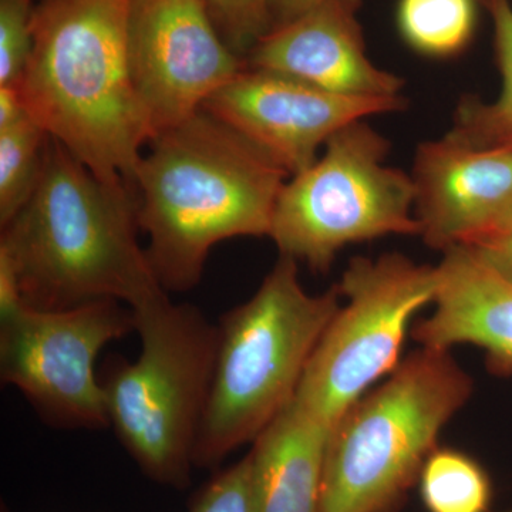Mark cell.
I'll list each match as a JSON object with an SVG mask.
<instances>
[{"instance_id": "52a82bcc", "label": "cell", "mask_w": 512, "mask_h": 512, "mask_svg": "<svg viewBox=\"0 0 512 512\" xmlns=\"http://www.w3.org/2000/svg\"><path fill=\"white\" fill-rule=\"evenodd\" d=\"M325 147L282 188L269 232L279 254L325 274L350 244L420 237L412 175L386 164L392 146L383 134L359 120Z\"/></svg>"}, {"instance_id": "ac0fdd59", "label": "cell", "mask_w": 512, "mask_h": 512, "mask_svg": "<svg viewBox=\"0 0 512 512\" xmlns=\"http://www.w3.org/2000/svg\"><path fill=\"white\" fill-rule=\"evenodd\" d=\"M420 497L429 512H487L493 484L484 467L461 451L437 447L419 476Z\"/></svg>"}, {"instance_id": "7402d4cb", "label": "cell", "mask_w": 512, "mask_h": 512, "mask_svg": "<svg viewBox=\"0 0 512 512\" xmlns=\"http://www.w3.org/2000/svg\"><path fill=\"white\" fill-rule=\"evenodd\" d=\"M249 456L220 471L195 495L188 512H251Z\"/></svg>"}, {"instance_id": "603a6c76", "label": "cell", "mask_w": 512, "mask_h": 512, "mask_svg": "<svg viewBox=\"0 0 512 512\" xmlns=\"http://www.w3.org/2000/svg\"><path fill=\"white\" fill-rule=\"evenodd\" d=\"M485 262L512 281V231L490 232L467 244Z\"/></svg>"}, {"instance_id": "4316f807", "label": "cell", "mask_w": 512, "mask_h": 512, "mask_svg": "<svg viewBox=\"0 0 512 512\" xmlns=\"http://www.w3.org/2000/svg\"><path fill=\"white\" fill-rule=\"evenodd\" d=\"M508 512H512V510H511V511H508Z\"/></svg>"}, {"instance_id": "3957f363", "label": "cell", "mask_w": 512, "mask_h": 512, "mask_svg": "<svg viewBox=\"0 0 512 512\" xmlns=\"http://www.w3.org/2000/svg\"><path fill=\"white\" fill-rule=\"evenodd\" d=\"M130 0H40L18 84L29 116L100 180L133 185L153 140L128 60Z\"/></svg>"}, {"instance_id": "44dd1931", "label": "cell", "mask_w": 512, "mask_h": 512, "mask_svg": "<svg viewBox=\"0 0 512 512\" xmlns=\"http://www.w3.org/2000/svg\"><path fill=\"white\" fill-rule=\"evenodd\" d=\"M33 0H0V86H18L33 49Z\"/></svg>"}, {"instance_id": "d4e9b609", "label": "cell", "mask_w": 512, "mask_h": 512, "mask_svg": "<svg viewBox=\"0 0 512 512\" xmlns=\"http://www.w3.org/2000/svg\"><path fill=\"white\" fill-rule=\"evenodd\" d=\"M325 0H269L271 30L288 25Z\"/></svg>"}, {"instance_id": "ffe728a7", "label": "cell", "mask_w": 512, "mask_h": 512, "mask_svg": "<svg viewBox=\"0 0 512 512\" xmlns=\"http://www.w3.org/2000/svg\"><path fill=\"white\" fill-rule=\"evenodd\" d=\"M201 2L224 42L241 57L247 56L249 50L271 32L269 0Z\"/></svg>"}, {"instance_id": "484cf974", "label": "cell", "mask_w": 512, "mask_h": 512, "mask_svg": "<svg viewBox=\"0 0 512 512\" xmlns=\"http://www.w3.org/2000/svg\"><path fill=\"white\" fill-rule=\"evenodd\" d=\"M500 231H512V202L508 205L507 210L504 211V214L501 215L500 220L497 221V224L494 225V228L491 229L490 232ZM490 232H487V234H490ZM481 237H483V235H481ZM474 241H476V239H474Z\"/></svg>"}, {"instance_id": "7c38bea8", "label": "cell", "mask_w": 512, "mask_h": 512, "mask_svg": "<svg viewBox=\"0 0 512 512\" xmlns=\"http://www.w3.org/2000/svg\"><path fill=\"white\" fill-rule=\"evenodd\" d=\"M410 175L420 237L437 251L487 234L512 202V150H483L444 136L417 147Z\"/></svg>"}, {"instance_id": "e0dca14e", "label": "cell", "mask_w": 512, "mask_h": 512, "mask_svg": "<svg viewBox=\"0 0 512 512\" xmlns=\"http://www.w3.org/2000/svg\"><path fill=\"white\" fill-rule=\"evenodd\" d=\"M397 25L407 45L421 55L454 56L473 39L476 0H400Z\"/></svg>"}, {"instance_id": "9c48e42d", "label": "cell", "mask_w": 512, "mask_h": 512, "mask_svg": "<svg viewBox=\"0 0 512 512\" xmlns=\"http://www.w3.org/2000/svg\"><path fill=\"white\" fill-rule=\"evenodd\" d=\"M130 332H136L133 309L111 299L66 309L23 302L0 315V376L53 426L109 427L97 357Z\"/></svg>"}, {"instance_id": "8fae6325", "label": "cell", "mask_w": 512, "mask_h": 512, "mask_svg": "<svg viewBox=\"0 0 512 512\" xmlns=\"http://www.w3.org/2000/svg\"><path fill=\"white\" fill-rule=\"evenodd\" d=\"M406 107L403 94L343 96L247 66L212 94L202 110L261 147L292 177L311 167L319 158V148L342 128Z\"/></svg>"}, {"instance_id": "5b68a950", "label": "cell", "mask_w": 512, "mask_h": 512, "mask_svg": "<svg viewBox=\"0 0 512 512\" xmlns=\"http://www.w3.org/2000/svg\"><path fill=\"white\" fill-rule=\"evenodd\" d=\"M133 312L140 355L116 357L100 376L109 426L144 476L184 490L210 397L218 326L168 295Z\"/></svg>"}, {"instance_id": "8992f818", "label": "cell", "mask_w": 512, "mask_h": 512, "mask_svg": "<svg viewBox=\"0 0 512 512\" xmlns=\"http://www.w3.org/2000/svg\"><path fill=\"white\" fill-rule=\"evenodd\" d=\"M473 389L450 350L403 359L333 430L320 512H397Z\"/></svg>"}, {"instance_id": "cb8c5ba5", "label": "cell", "mask_w": 512, "mask_h": 512, "mask_svg": "<svg viewBox=\"0 0 512 512\" xmlns=\"http://www.w3.org/2000/svg\"><path fill=\"white\" fill-rule=\"evenodd\" d=\"M29 117L18 86H0V130L16 126Z\"/></svg>"}, {"instance_id": "6da1fadb", "label": "cell", "mask_w": 512, "mask_h": 512, "mask_svg": "<svg viewBox=\"0 0 512 512\" xmlns=\"http://www.w3.org/2000/svg\"><path fill=\"white\" fill-rule=\"evenodd\" d=\"M148 146L133 185L148 259L165 291L200 284L220 242L269 237L291 175L261 147L205 110Z\"/></svg>"}, {"instance_id": "ba28073f", "label": "cell", "mask_w": 512, "mask_h": 512, "mask_svg": "<svg viewBox=\"0 0 512 512\" xmlns=\"http://www.w3.org/2000/svg\"><path fill=\"white\" fill-rule=\"evenodd\" d=\"M338 286L348 302L320 336L292 399L332 429L402 362L414 316L436 298L437 271L399 252L356 256Z\"/></svg>"}, {"instance_id": "7a4b0ae2", "label": "cell", "mask_w": 512, "mask_h": 512, "mask_svg": "<svg viewBox=\"0 0 512 512\" xmlns=\"http://www.w3.org/2000/svg\"><path fill=\"white\" fill-rule=\"evenodd\" d=\"M138 229L134 185L100 180L49 136L39 184L2 227L0 251L33 308L111 299L136 311L167 296Z\"/></svg>"}, {"instance_id": "2e32d148", "label": "cell", "mask_w": 512, "mask_h": 512, "mask_svg": "<svg viewBox=\"0 0 512 512\" xmlns=\"http://www.w3.org/2000/svg\"><path fill=\"white\" fill-rule=\"evenodd\" d=\"M494 29L495 59L503 77L500 96L484 103L464 97L446 136L483 150H512V2L483 0Z\"/></svg>"}, {"instance_id": "4fadbf2b", "label": "cell", "mask_w": 512, "mask_h": 512, "mask_svg": "<svg viewBox=\"0 0 512 512\" xmlns=\"http://www.w3.org/2000/svg\"><path fill=\"white\" fill-rule=\"evenodd\" d=\"M362 0H325L272 29L245 56L251 69L285 74L326 92L355 97L402 96L403 77L367 57Z\"/></svg>"}, {"instance_id": "277c9868", "label": "cell", "mask_w": 512, "mask_h": 512, "mask_svg": "<svg viewBox=\"0 0 512 512\" xmlns=\"http://www.w3.org/2000/svg\"><path fill=\"white\" fill-rule=\"evenodd\" d=\"M340 305L338 285L320 295L306 292L298 262L281 255L254 296L222 316L195 468L220 467L292 402Z\"/></svg>"}, {"instance_id": "9a60e30c", "label": "cell", "mask_w": 512, "mask_h": 512, "mask_svg": "<svg viewBox=\"0 0 512 512\" xmlns=\"http://www.w3.org/2000/svg\"><path fill=\"white\" fill-rule=\"evenodd\" d=\"M333 430L292 400L249 451L251 512H320Z\"/></svg>"}, {"instance_id": "30bf717a", "label": "cell", "mask_w": 512, "mask_h": 512, "mask_svg": "<svg viewBox=\"0 0 512 512\" xmlns=\"http://www.w3.org/2000/svg\"><path fill=\"white\" fill-rule=\"evenodd\" d=\"M128 60L153 138L200 113L247 69L201 0H130Z\"/></svg>"}, {"instance_id": "5bb4252c", "label": "cell", "mask_w": 512, "mask_h": 512, "mask_svg": "<svg viewBox=\"0 0 512 512\" xmlns=\"http://www.w3.org/2000/svg\"><path fill=\"white\" fill-rule=\"evenodd\" d=\"M436 271V308L413 338L421 348L477 346L494 375L512 376V281L467 245L444 251Z\"/></svg>"}, {"instance_id": "d6986e66", "label": "cell", "mask_w": 512, "mask_h": 512, "mask_svg": "<svg viewBox=\"0 0 512 512\" xmlns=\"http://www.w3.org/2000/svg\"><path fill=\"white\" fill-rule=\"evenodd\" d=\"M49 134L32 117L0 130V225H8L39 184Z\"/></svg>"}]
</instances>
